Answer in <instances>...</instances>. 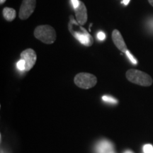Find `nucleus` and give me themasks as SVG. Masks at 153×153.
Listing matches in <instances>:
<instances>
[{
  "instance_id": "11",
  "label": "nucleus",
  "mask_w": 153,
  "mask_h": 153,
  "mask_svg": "<svg viewBox=\"0 0 153 153\" xmlns=\"http://www.w3.org/2000/svg\"><path fill=\"white\" fill-rule=\"evenodd\" d=\"M102 100L104 101L105 103H108L110 104H116L118 103L117 99H115L114 97H111V96L104 95L102 97Z\"/></svg>"
},
{
  "instance_id": "10",
  "label": "nucleus",
  "mask_w": 153,
  "mask_h": 153,
  "mask_svg": "<svg viewBox=\"0 0 153 153\" xmlns=\"http://www.w3.org/2000/svg\"><path fill=\"white\" fill-rule=\"evenodd\" d=\"M16 10L12 8L5 7L3 9V16L8 22H12L16 18Z\"/></svg>"
},
{
  "instance_id": "7",
  "label": "nucleus",
  "mask_w": 153,
  "mask_h": 153,
  "mask_svg": "<svg viewBox=\"0 0 153 153\" xmlns=\"http://www.w3.org/2000/svg\"><path fill=\"white\" fill-rule=\"evenodd\" d=\"M112 40L114 42V45H116V48L121 51L122 53H125L128 51L126 44L124 41L123 36L120 31L117 29H114L112 32Z\"/></svg>"
},
{
  "instance_id": "14",
  "label": "nucleus",
  "mask_w": 153,
  "mask_h": 153,
  "mask_svg": "<svg viewBox=\"0 0 153 153\" xmlns=\"http://www.w3.org/2000/svg\"><path fill=\"white\" fill-rule=\"evenodd\" d=\"M144 153H153V146L150 144L145 145L143 147Z\"/></svg>"
},
{
  "instance_id": "18",
  "label": "nucleus",
  "mask_w": 153,
  "mask_h": 153,
  "mask_svg": "<svg viewBox=\"0 0 153 153\" xmlns=\"http://www.w3.org/2000/svg\"><path fill=\"white\" fill-rule=\"evenodd\" d=\"M148 1H149V3L150 4V5H152L153 7V0H148Z\"/></svg>"
},
{
  "instance_id": "6",
  "label": "nucleus",
  "mask_w": 153,
  "mask_h": 153,
  "mask_svg": "<svg viewBox=\"0 0 153 153\" xmlns=\"http://www.w3.org/2000/svg\"><path fill=\"white\" fill-rule=\"evenodd\" d=\"M21 58L26 62V70L25 71H29L33 68L37 59V55L35 51L31 48L24 50L21 53Z\"/></svg>"
},
{
  "instance_id": "3",
  "label": "nucleus",
  "mask_w": 153,
  "mask_h": 153,
  "mask_svg": "<svg viewBox=\"0 0 153 153\" xmlns=\"http://www.w3.org/2000/svg\"><path fill=\"white\" fill-rule=\"evenodd\" d=\"M97 82V76L92 74L81 72L74 77V83L79 88L85 89H90L94 87Z\"/></svg>"
},
{
  "instance_id": "13",
  "label": "nucleus",
  "mask_w": 153,
  "mask_h": 153,
  "mask_svg": "<svg viewBox=\"0 0 153 153\" xmlns=\"http://www.w3.org/2000/svg\"><path fill=\"white\" fill-rule=\"evenodd\" d=\"M126 55H127L128 58L129 59L130 61H131V62L132 63H133V65H137V60L135 58V57H134L133 55H132L131 53H130V51H128H128H126Z\"/></svg>"
},
{
  "instance_id": "2",
  "label": "nucleus",
  "mask_w": 153,
  "mask_h": 153,
  "mask_svg": "<svg viewBox=\"0 0 153 153\" xmlns=\"http://www.w3.org/2000/svg\"><path fill=\"white\" fill-rule=\"evenodd\" d=\"M126 78L132 83L143 87H149L152 84V79L149 74L135 69L126 72Z\"/></svg>"
},
{
  "instance_id": "16",
  "label": "nucleus",
  "mask_w": 153,
  "mask_h": 153,
  "mask_svg": "<svg viewBox=\"0 0 153 153\" xmlns=\"http://www.w3.org/2000/svg\"><path fill=\"white\" fill-rule=\"evenodd\" d=\"M71 1H72V6H73V8L74 9H76L78 7H79V2H80V1H79V0H71Z\"/></svg>"
},
{
  "instance_id": "17",
  "label": "nucleus",
  "mask_w": 153,
  "mask_h": 153,
  "mask_svg": "<svg viewBox=\"0 0 153 153\" xmlns=\"http://www.w3.org/2000/svg\"><path fill=\"white\" fill-rule=\"evenodd\" d=\"M130 1H131V0H123V1H122L121 3H123L124 5H128L129 4Z\"/></svg>"
},
{
  "instance_id": "12",
  "label": "nucleus",
  "mask_w": 153,
  "mask_h": 153,
  "mask_svg": "<svg viewBox=\"0 0 153 153\" xmlns=\"http://www.w3.org/2000/svg\"><path fill=\"white\" fill-rule=\"evenodd\" d=\"M16 68L20 71H25V70H26V62H25V60L21 58L16 63Z\"/></svg>"
},
{
  "instance_id": "20",
  "label": "nucleus",
  "mask_w": 153,
  "mask_h": 153,
  "mask_svg": "<svg viewBox=\"0 0 153 153\" xmlns=\"http://www.w3.org/2000/svg\"><path fill=\"white\" fill-rule=\"evenodd\" d=\"M6 1V0H0V4H4Z\"/></svg>"
},
{
  "instance_id": "21",
  "label": "nucleus",
  "mask_w": 153,
  "mask_h": 153,
  "mask_svg": "<svg viewBox=\"0 0 153 153\" xmlns=\"http://www.w3.org/2000/svg\"><path fill=\"white\" fill-rule=\"evenodd\" d=\"M1 153H3V152H2V150H1Z\"/></svg>"
},
{
  "instance_id": "8",
  "label": "nucleus",
  "mask_w": 153,
  "mask_h": 153,
  "mask_svg": "<svg viewBox=\"0 0 153 153\" xmlns=\"http://www.w3.org/2000/svg\"><path fill=\"white\" fill-rule=\"evenodd\" d=\"M74 11H75L76 18L78 24L81 26L85 25L87 22V10L84 2L80 1L79 7L74 9Z\"/></svg>"
},
{
  "instance_id": "4",
  "label": "nucleus",
  "mask_w": 153,
  "mask_h": 153,
  "mask_svg": "<svg viewBox=\"0 0 153 153\" xmlns=\"http://www.w3.org/2000/svg\"><path fill=\"white\" fill-rule=\"evenodd\" d=\"M68 28L70 33H71L80 43H82V45L89 47L94 43L93 37L91 36L90 33H88V31L85 29V28L82 27L80 31H78V30L75 31V30H73L71 28Z\"/></svg>"
},
{
  "instance_id": "5",
  "label": "nucleus",
  "mask_w": 153,
  "mask_h": 153,
  "mask_svg": "<svg viewBox=\"0 0 153 153\" xmlns=\"http://www.w3.org/2000/svg\"><path fill=\"white\" fill-rule=\"evenodd\" d=\"M36 0H23L19 9V18L26 20L29 18L36 9Z\"/></svg>"
},
{
  "instance_id": "19",
  "label": "nucleus",
  "mask_w": 153,
  "mask_h": 153,
  "mask_svg": "<svg viewBox=\"0 0 153 153\" xmlns=\"http://www.w3.org/2000/svg\"><path fill=\"white\" fill-rule=\"evenodd\" d=\"M123 153H133V152H132V151H131V150H126Z\"/></svg>"
},
{
  "instance_id": "9",
  "label": "nucleus",
  "mask_w": 153,
  "mask_h": 153,
  "mask_svg": "<svg viewBox=\"0 0 153 153\" xmlns=\"http://www.w3.org/2000/svg\"><path fill=\"white\" fill-rule=\"evenodd\" d=\"M96 153H115L114 145L110 141L102 140L96 145Z\"/></svg>"
},
{
  "instance_id": "1",
  "label": "nucleus",
  "mask_w": 153,
  "mask_h": 153,
  "mask_svg": "<svg viewBox=\"0 0 153 153\" xmlns=\"http://www.w3.org/2000/svg\"><path fill=\"white\" fill-rule=\"evenodd\" d=\"M36 38L45 44H52L56 41V32L54 28L49 25H41L34 30Z\"/></svg>"
},
{
  "instance_id": "15",
  "label": "nucleus",
  "mask_w": 153,
  "mask_h": 153,
  "mask_svg": "<svg viewBox=\"0 0 153 153\" xmlns=\"http://www.w3.org/2000/svg\"><path fill=\"white\" fill-rule=\"evenodd\" d=\"M97 38H98L99 41H104V40L106 39V34L102 31L99 32L97 33Z\"/></svg>"
}]
</instances>
